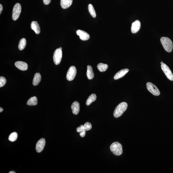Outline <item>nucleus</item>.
<instances>
[{
  "mask_svg": "<svg viewBox=\"0 0 173 173\" xmlns=\"http://www.w3.org/2000/svg\"><path fill=\"white\" fill-rule=\"evenodd\" d=\"M16 67L19 69L25 71L28 69V66L27 64L25 62L22 61H18L16 62L15 63Z\"/></svg>",
  "mask_w": 173,
  "mask_h": 173,
  "instance_id": "obj_12",
  "label": "nucleus"
},
{
  "mask_svg": "<svg viewBox=\"0 0 173 173\" xmlns=\"http://www.w3.org/2000/svg\"><path fill=\"white\" fill-rule=\"evenodd\" d=\"M97 99V96L95 94H92L88 97L86 100V105H88L91 104L92 103L95 101Z\"/></svg>",
  "mask_w": 173,
  "mask_h": 173,
  "instance_id": "obj_20",
  "label": "nucleus"
},
{
  "mask_svg": "<svg viewBox=\"0 0 173 173\" xmlns=\"http://www.w3.org/2000/svg\"><path fill=\"white\" fill-rule=\"evenodd\" d=\"M27 104V105L30 106L37 105L38 104V99L37 97L35 96L31 97L28 100Z\"/></svg>",
  "mask_w": 173,
  "mask_h": 173,
  "instance_id": "obj_19",
  "label": "nucleus"
},
{
  "mask_svg": "<svg viewBox=\"0 0 173 173\" xmlns=\"http://www.w3.org/2000/svg\"><path fill=\"white\" fill-rule=\"evenodd\" d=\"M3 9V8L2 5L1 4H0V14H1L2 11Z\"/></svg>",
  "mask_w": 173,
  "mask_h": 173,
  "instance_id": "obj_30",
  "label": "nucleus"
},
{
  "mask_svg": "<svg viewBox=\"0 0 173 173\" xmlns=\"http://www.w3.org/2000/svg\"><path fill=\"white\" fill-rule=\"evenodd\" d=\"M21 9V6L20 4L17 3L15 5L12 13V18L14 21L17 20L19 17Z\"/></svg>",
  "mask_w": 173,
  "mask_h": 173,
  "instance_id": "obj_6",
  "label": "nucleus"
},
{
  "mask_svg": "<svg viewBox=\"0 0 173 173\" xmlns=\"http://www.w3.org/2000/svg\"><path fill=\"white\" fill-rule=\"evenodd\" d=\"M86 132H80V135L81 137H84L85 135L86 134Z\"/></svg>",
  "mask_w": 173,
  "mask_h": 173,
  "instance_id": "obj_29",
  "label": "nucleus"
},
{
  "mask_svg": "<svg viewBox=\"0 0 173 173\" xmlns=\"http://www.w3.org/2000/svg\"><path fill=\"white\" fill-rule=\"evenodd\" d=\"M76 34L77 35L79 36L81 40H82L86 41L90 39V35L84 31L78 30L76 31Z\"/></svg>",
  "mask_w": 173,
  "mask_h": 173,
  "instance_id": "obj_10",
  "label": "nucleus"
},
{
  "mask_svg": "<svg viewBox=\"0 0 173 173\" xmlns=\"http://www.w3.org/2000/svg\"><path fill=\"white\" fill-rule=\"evenodd\" d=\"M26 45V40L25 38H22L20 40L18 45V48L20 51L25 49Z\"/></svg>",
  "mask_w": 173,
  "mask_h": 173,
  "instance_id": "obj_22",
  "label": "nucleus"
},
{
  "mask_svg": "<svg viewBox=\"0 0 173 173\" xmlns=\"http://www.w3.org/2000/svg\"><path fill=\"white\" fill-rule=\"evenodd\" d=\"M84 125L85 129L86 131L90 130L92 127L91 124L89 122H86Z\"/></svg>",
  "mask_w": 173,
  "mask_h": 173,
  "instance_id": "obj_27",
  "label": "nucleus"
},
{
  "mask_svg": "<svg viewBox=\"0 0 173 173\" xmlns=\"http://www.w3.org/2000/svg\"><path fill=\"white\" fill-rule=\"evenodd\" d=\"M77 73V70L74 66H71L67 71V79L68 81H71L74 79Z\"/></svg>",
  "mask_w": 173,
  "mask_h": 173,
  "instance_id": "obj_8",
  "label": "nucleus"
},
{
  "mask_svg": "<svg viewBox=\"0 0 173 173\" xmlns=\"http://www.w3.org/2000/svg\"><path fill=\"white\" fill-rule=\"evenodd\" d=\"M51 0H43V2L45 4L48 5L51 3Z\"/></svg>",
  "mask_w": 173,
  "mask_h": 173,
  "instance_id": "obj_28",
  "label": "nucleus"
},
{
  "mask_svg": "<svg viewBox=\"0 0 173 173\" xmlns=\"http://www.w3.org/2000/svg\"><path fill=\"white\" fill-rule=\"evenodd\" d=\"M161 67L166 76L170 80L173 81V74L170 69L167 65L164 63L161 64Z\"/></svg>",
  "mask_w": 173,
  "mask_h": 173,
  "instance_id": "obj_7",
  "label": "nucleus"
},
{
  "mask_svg": "<svg viewBox=\"0 0 173 173\" xmlns=\"http://www.w3.org/2000/svg\"><path fill=\"white\" fill-rule=\"evenodd\" d=\"M62 57V52L61 49L58 48L55 50L54 52L53 59L55 64L59 65L61 62Z\"/></svg>",
  "mask_w": 173,
  "mask_h": 173,
  "instance_id": "obj_4",
  "label": "nucleus"
},
{
  "mask_svg": "<svg viewBox=\"0 0 173 173\" xmlns=\"http://www.w3.org/2000/svg\"><path fill=\"white\" fill-rule=\"evenodd\" d=\"M60 48L62 50V48H61V47H60V48Z\"/></svg>",
  "mask_w": 173,
  "mask_h": 173,
  "instance_id": "obj_34",
  "label": "nucleus"
},
{
  "mask_svg": "<svg viewBox=\"0 0 173 173\" xmlns=\"http://www.w3.org/2000/svg\"><path fill=\"white\" fill-rule=\"evenodd\" d=\"M141 24L140 21L136 20L132 23L131 27V30L132 33H135L138 32L140 29Z\"/></svg>",
  "mask_w": 173,
  "mask_h": 173,
  "instance_id": "obj_11",
  "label": "nucleus"
},
{
  "mask_svg": "<svg viewBox=\"0 0 173 173\" xmlns=\"http://www.w3.org/2000/svg\"><path fill=\"white\" fill-rule=\"evenodd\" d=\"M71 109L74 114L77 115L79 113L80 110V105L77 101L74 102L71 105Z\"/></svg>",
  "mask_w": 173,
  "mask_h": 173,
  "instance_id": "obj_13",
  "label": "nucleus"
},
{
  "mask_svg": "<svg viewBox=\"0 0 173 173\" xmlns=\"http://www.w3.org/2000/svg\"><path fill=\"white\" fill-rule=\"evenodd\" d=\"M18 137V134L16 132L12 133L9 136V141L14 142L17 140Z\"/></svg>",
  "mask_w": 173,
  "mask_h": 173,
  "instance_id": "obj_24",
  "label": "nucleus"
},
{
  "mask_svg": "<svg viewBox=\"0 0 173 173\" xmlns=\"http://www.w3.org/2000/svg\"><path fill=\"white\" fill-rule=\"evenodd\" d=\"M163 63V62L162 61V62H161V64H162V63Z\"/></svg>",
  "mask_w": 173,
  "mask_h": 173,
  "instance_id": "obj_33",
  "label": "nucleus"
},
{
  "mask_svg": "<svg viewBox=\"0 0 173 173\" xmlns=\"http://www.w3.org/2000/svg\"><path fill=\"white\" fill-rule=\"evenodd\" d=\"M6 82V80L3 77H0V87L1 88L4 86Z\"/></svg>",
  "mask_w": 173,
  "mask_h": 173,
  "instance_id": "obj_25",
  "label": "nucleus"
},
{
  "mask_svg": "<svg viewBox=\"0 0 173 173\" xmlns=\"http://www.w3.org/2000/svg\"><path fill=\"white\" fill-rule=\"evenodd\" d=\"M98 69L100 72H104L106 71L108 68L107 64H104L102 63H100L97 66Z\"/></svg>",
  "mask_w": 173,
  "mask_h": 173,
  "instance_id": "obj_21",
  "label": "nucleus"
},
{
  "mask_svg": "<svg viewBox=\"0 0 173 173\" xmlns=\"http://www.w3.org/2000/svg\"><path fill=\"white\" fill-rule=\"evenodd\" d=\"M73 1V0H61V6L62 9H67L71 6Z\"/></svg>",
  "mask_w": 173,
  "mask_h": 173,
  "instance_id": "obj_16",
  "label": "nucleus"
},
{
  "mask_svg": "<svg viewBox=\"0 0 173 173\" xmlns=\"http://www.w3.org/2000/svg\"><path fill=\"white\" fill-rule=\"evenodd\" d=\"M46 141L45 139L41 138L38 141L36 147V150L38 153H40L43 151L45 146Z\"/></svg>",
  "mask_w": 173,
  "mask_h": 173,
  "instance_id": "obj_9",
  "label": "nucleus"
},
{
  "mask_svg": "<svg viewBox=\"0 0 173 173\" xmlns=\"http://www.w3.org/2000/svg\"><path fill=\"white\" fill-rule=\"evenodd\" d=\"M3 109H2V107H0V112L1 113V112H2L3 111Z\"/></svg>",
  "mask_w": 173,
  "mask_h": 173,
  "instance_id": "obj_31",
  "label": "nucleus"
},
{
  "mask_svg": "<svg viewBox=\"0 0 173 173\" xmlns=\"http://www.w3.org/2000/svg\"><path fill=\"white\" fill-rule=\"evenodd\" d=\"M110 149L113 154L117 156L121 155L122 153V146L117 142L112 143L110 146Z\"/></svg>",
  "mask_w": 173,
  "mask_h": 173,
  "instance_id": "obj_3",
  "label": "nucleus"
},
{
  "mask_svg": "<svg viewBox=\"0 0 173 173\" xmlns=\"http://www.w3.org/2000/svg\"><path fill=\"white\" fill-rule=\"evenodd\" d=\"M41 75L40 73H37L35 74L32 82L33 85L36 86L38 85L41 81Z\"/></svg>",
  "mask_w": 173,
  "mask_h": 173,
  "instance_id": "obj_17",
  "label": "nucleus"
},
{
  "mask_svg": "<svg viewBox=\"0 0 173 173\" xmlns=\"http://www.w3.org/2000/svg\"><path fill=\"white\" fill-rule=\"evenodd\" d=\"M86 75H87L88 79L89 80L92 79L94 77V73L93 72V69L92 67L90 66H87Z\"/></svg>",
  "mask_w": 173,
  "mask_h": 173,
  "instance_id": "obj_18",
  "label": "nucleus"
},
{
  "mask_svg": "<svg viewBox=\"0 0 173 173\" xmlns=\"http://www.w3.org/2000/svg\"><path fill=\"white\" fill-rule=\"evenodd\" d=\"M147 89L153 95L158 96L160 95V92L157 86L151 82H147L146 84Z\"/></svg>",
  "mask_w": 173,
  "mask_h": 173,
  "instance_id": "obj_5",
  "label": "nucleus"
},
{
  "mask_svg": "<svg viewBox=\"0 0 173 173\" xmlns=\"http://www.w3.org/2000/svg\"><path fill=\"white\" fill-rule=\"evenodd\" d=\"M31 28L36 34H39L40 33V27L37 21H32L31 24Z\"/></svg>",
  "mask_w": 173,
  "mask_h": 173,
  "instance_id": "obj_15",
  "label": "nucleus"
},
{
  "mask_svg": "<svg viewBox=\"0 0 173 173\" xmlns=\"http://www.w3.org/2000/svg\"><path fill=\"white\" fill-rule=\"evenodd\" d=\"M77 132L79 133L82 132H86L85 129L84 125H81L80 126L77 128L76 129Z\"/></svg>",
  "mask_w": 173,
  "mask_h": 173,
  "instance_id": "obj_26",
  "label": "nucleus"
},
{
  "mask_svg": "<svg viewBox=\"0 0 173 173\" xmlns=\"http://www.w3.org/2000/svg\"><path fill=\"white\" fill-rule=\"evenodd\" d=\"M129 71V70L128 69H122L119 71L115 74L114 77V79L115 80L120 79L122 78Z\"/></svg>",
  "mask_w": 173,
  "mask_h": 173,
  "instance_id": "obj_14",
  "label": "nucleus"
},
{
  "mask_svg": "<svg viewBox=\"0 0 173 173\" xmlns=\"http://www.w3.org/2000/svg\"><path fill=\"white\" fill-rule=\"evenodd\" d=\"M88 9L89 12L93 18H96V13L94 7L91 4H90L88 6Z\"/></svg>",
  "mask_w": 173,
  "mask_h": 173,
  "instance_id": "obj_23",
  "label": "nucleus"
},
{
  "mask_svg": "<svg viewBox=\"0 0 173 173\" xmlns=\"http://www.w3.org/2000/svg\"><path fill=\"white\" fill-rule=\"evenodd\" d=\"M128 107L127 104L125 102H122L119 104L113 112V116L117 118L121 117L126 110Z\"/></svg>",
  "mask_w": 173,
  "mask_h": 173,
  "instance_id": "obj_1",
  "label": "nucleus"
},
{
  "mask_svg": "<svg viewBox=\"0 0 173 173\" xmlns=\"http://www.w3.org/2000/svg\"><path fill=\"white\" fill-rule=\"evenodd\" d=\"M9 173H15L16 172L14 171H10V172H9Z\"/></svg>",
  "mask_w": 173,
  "mask_h": 173,
  "instance_id": "obj_32",
  "label": "nucleus"
},
{
  "mask_svg": "<svg viewBox=\"0 0 173 173\" xmlns=\"http://www.w3.org/2000/svg\"><path fill=\"white\" fill-rule=\"evenodd\" d=\"M160 41L162 46L166 51L171 52L173 49V43L171 39L167 37H162Z\"/></svg>",
  "mask_w": 173,
  "mask_h": 173,
  "instance_id": "obj_2",
  "label": "nucleus"
}]
</instances>
